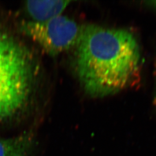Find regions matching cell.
<instances>
[{
  "mask_svg": "<svg viewBox=\"0 0 156 156\" xmlns=\"http://www.w3.org/2000/svg\"><path fill=\"white\" fill-rule=\"evenodd\" d=\"M75 46L76 75L90 96L118 93L139 75L140 47L127 30L87 25L81 28Z\"/></svg>",
  "mask_w": 156,
  "mask_h": 156,
  "instance_id": "cell-1",
  "label": "cell"
},
{
  "mask_svg": "<svg viewBox=\"0 0 156 156\" xmlns=\"http://www.w3.org/2000/svg\"><path fill=\"white\" fill-rule=\"evenodd\" d=\"M34 76L32 56L23 45L0 58V119L11 116L24 105Z\"/></svg>",
  "mask_w": 156,
  "mask_h": 156,
  "instance_id": "cell-2",
  "label": "cell"
},
{
  "mask_svg": "<svg viewBox=\"0 0 156 156\" xmlns=\"http://www.w3.org/2000/svg\"><path fill=\"white\" fill-rule=\"evenodd\" d=\"M81 28L62 15L44 22L29 21L22 26L23 32L50 56H57L76 45Z\"/></svg>",
  "mask_w": 156,
  "mask_h": 156,
  "instance_id": "cell-3",
  "label": "cell"
},
{
  "mask_svg": "<svg viewBox=\"0 0 156 156\" xmlns=\"http://www.w3.org/2000/svg\"><path fill=\"white\" fill-rule=\"evenodd\" d=\"M70 1H28L26 10L34 22H44L62 15Z\"/></svg>",
  "mask_w": 156,
  "mask_h": 156,
  "instance_id": "cell-4",
  "label": "cell"
},
{
  "mask_svg": "<svg viewBox=\"0 0 156 156\" xmlns=\"http://www.w3.org/2000/svg\"><path fill=\"white\" fill-rule=\"evenodd\" d=\"M34 144L33 135L30 134L13 138H0V156H28Z\"/></svg>",
  "mask_w": 156,
  "mask_h": 156,
  "instance_id": "cell-5",
  "label": "cell"
},
{
  "mask_svg": "<svg viewBox=\"0 0 156 156\" xmlns=\"http://www.w3.org/2000/svg\"><path fill=\"white\" fill-rule=\"evenodd\" d=\"M19 44L10 36L0 32V58L11 51Z\"/></svg>",
  "mask_w": 156,
  "mask_h": 156,
  "instance_id": "cell-6",
  "label": "cell"
},
{
  "mask_svg": "<svg viewBox=\"0 0 156 156\" xmlns=\"http://www.w3.org/2000/svg\"><path fill=\"white\" fill-rule=\"evenodd\" d=\"M144 3H145L146 5L148 6L156 11V1H146V2H144Z\"/></svg>",
  "mask_w": 156,
  "mask_h": 156,
  "instance_id": "cell-7",
  "label": "cell"
},
{
  "mask_svg": "<svg viewBox=\"0 0 156 156\" xmlns=\"http://www.w3.org/2000/svg\"><path fill=\"white\" fill-rule=\"evenodd\" d=\"M154 105L156 107V93H155V95H154Z\"/></svg>",
  "mask_w": 156,
  "mask_h": 156,
  "instance_id": "cell-8",
  "label": "cell"
}]
</instances>
